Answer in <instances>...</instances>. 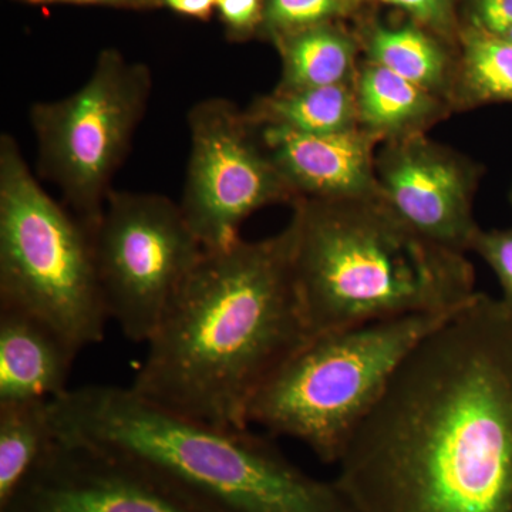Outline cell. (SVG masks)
Returning a JSON list of instances; mask_svg holds the SVG:
<instances>
[{"mask_svg":"<svg viewBox=\"0 0 512 512\" xmlns=\"http://www.w3.org/2000/svg\"><path fill=\"white\" fill-rule=\"evenodd\" d=\"M335 478L355 512H512V312L477 292L406 356Z\"/></svg>","mask_w":512,"mask_h":512,"instance_id":"cell-1","label":"cell"},{"mask_svg":"<svg viewBox=\"0 0 512 512\" xmlns=\"http://www.w3.org/2000/svg\"><path fill=\"white\" fill-rule=\"evenodd\" d=\"M293 245L289 221L272 237L205 249L146 343L131 387L192 419L249 427L256 393L312 338Z\"/></svg>","mask_w":512,"mask_h":512,"instance_id":"cell-2","label":"cell"},{"mask_svg":"<svg viewBox=\"0 0 512 512\" xmlns=\"http://www.w3.org/2000/svg\"><path fill=\"white\" fill-rule=\"evenodd\" d=\"M59 440L140 461L222 512H355L249 427L192 419L133 387L86 384L50 403Z\"/></svg>","mask_w":512,"mask_h":512,"instance_id":"cell-3","label":"cell"},{"mask_svg":"<svg viewBox=\"0 0 512 512\" xmlns=\"http://www.w3.org/2000/svg\"><path fill=\"white\" fill-rule=\"evenodd\" d=\"M293 272L311 335L456 311L476 295L466 254L424 238L382 198L292 205Z\"/></svg>","mask_w":512,"mask_h":512,"instance_id":"cell-4","label":"cell"},{"mask_svg":"<svg viewBox=\"0 0 512 512\" xmlns=\"http://www.w3.org/2000/svg\"><path fill=\"white\" fill-rule=\"evenodd\" d=\"M453 312L380 320L312 336L256 393L248 426L302 441L323 463H338L406 356Z\"/></svg>","mask_w":512,"mask_h":512,"instance_id":"cell-5","label":"cell"},{"mask_svg":"<svg viewBox=\"0 0 512 512\" xmlns=\"http://www.w3.org/2000/svg\"><path fill=\"white\" fill-rule=\"evenodd\" d=\"M0 308L35 316L79 353L110 320L92 234L42 187L10 134L0 137Z\"/></svg>","mask_w":512,"mask_h":512,"instance_id":"cell-6","label":"cell"},{"mask_svg":"<svg viewBox=\"0 0 512 512\" xmlns=\"http://www.w3.org/2000/svg\"><path fill=\"white\" fill-rule=\"evenodd\" d=\"M151 92L153 76L147 66L107 49L76 92L30 107L37 170L62 192L64 205L90 232L100 220Z\"/></svg>","mask_w":512,"mask_h":512,"instance_id":"cell-7","label":"cell"},{"mask_svg":"<svg viewBox=\"0 0 512 512\" xmlns=\"http://www.w3.org/2000/svg\"><path fill=\"white\" fill-rule=\"evenodd\" d=\"M90 234L109 318L147 343L204 247L180 204L154 192L111 190Z\"/></svg>","mask_w":512,"mask_h":512,"instance_id":"cell-8","label":"cell"},{"mask_svg":"<svg viewBox=\"0 0 512 512\" xmlns=\"http://www.w3.org/2000/svg\"><path fill=\"white\" fill-rule=\"evenodd\" d=\"M187 124L190 156L180 207L204 249L234 244L254 212L299 200L237 104L224 97L198 101Z\"/></svg>","mask_w":512,"mask_h":512,"instance_id":"cell-9","label":"cell"},{"mask_svg":"<svg viewBox=\"0 0 512 512\" xmlns=\"http://www.w3.org/2000/svg\"><path fill=\"white\" fill-rule=\"evenodd\" d=\"M0 512H222L133 458L57 439Z\"/></svg>","mask_w":512,"mask_h":512,"instance_id":"cell-10","label":"cell"},{"mask_svg":"<svg viewBox=\"0 0 512 512\" xmlns=\"http://www.w3.org/2000/svg\"><path fill=\"white\" fill-rule=\"evenodd\" d=\"M481 175V165L427 134L386 141L376 154L384 204L424 238L463 254L481 229L474 217Z\"/></svg>","mask_w":512,"mask_h":512,"instance_id":"cell-11","label":"cell"},{"mask_svg":"<svg viewBox=\"0 0 512 512\" xmlns=\"http://www.w3.org/2000/svg\"><path fill=\"white\" fill-rule=\"evenodd\" d=\"M259 133L299 200L380 197L376 154L382 141L365 128L316 136L272 128Z\"/></svg>","mask_w":512,"mask_h":512,"instance_id":"cell-12","label":"cell"},{"mask_svg":"<svg viewBox=\"0 0 512 512\" xmlns=\"http://www.w3.org/2000/svg\"><path fill=\"white\" fill-rule=\"evenodd\" d=\"M77 355L47 323L0 308V403L56 399L69 389Z\"/></svg>","mask_w":512,"mask_h":512,"instance_id":"cell-13","label":"cell"},{"mask_svg":"<svg viewBox=\"0 0 512 512\" xmlns=\"http://www.w3.org/2000/svg\"><path fill=\"white\" fill-rule=\"evenodd\" d=\"M357 123L382 143L427 134L453 111L448 100L375 63H360L355 79Z\"/></svg>","mask_w":512,"mask_h":512,"instance_id":"cell-14","label":"cell"},{"mask_svg":"<svg viewBox=\"0 0 512 512\" xmlns=\"http://www.w3.org/2000/svg\"><path fill=\"white\" fill-rule=\"evenodd\" d=\"M245 111L258 130L296 134H330L359 127L355 83L281 90L256 97Z\"/></svg>","mask_w":512,"mask_h":512,"instance_id":"cell-15","label":"cell"},{"mask_svg":"<svg viewBox=\"0 0 512 512\" xmlns=\"http://www.w3.org/2000/svg\"><path fill=\"white\" fill-rule=\"evenodd\" d=\"M274 40L282 62L281 79L275 89L355 83L359 47L352 36L332 23L296 30Z\"/></svg>","mask_w":512,"mask_h":512,"instance_id":"cell-16","label":"cell"},{"mask_svg":"<svg viewBox=\"0 0 512 512\" xmlns=\"http://www.w3.org/2000/svg\"><path fill=\"white\" fill-rule=\"evenodd\" d=\"M363 47L367 62L439 94L450 103L457 63L426 30L414 25H376L367 29Z\"/></svg>","mask_w":512,"mask_h":512,"instance_id":"cell-17","label":"cell"},{"mask_svg":"<svg viewBox=\"0 0 512 512\" xmlns=\"http://www.w3.org/2000/svg\"><path fill=\"white\" fill-rule=\"evenodd\" d=\"M52 400L0 403V507L57 441Z\"/></svg>","mask_w":512,"mask_h":512,"instance_id":"cell-18","label":"cell"},{"mask_svg":"<svg viewBox=\"0 0 512 512\" xmlns=\"http://www.w3.org/2000/svg\"><path fill=\"white\" fill-rule=\"evenodd\" d=\"M494 103H512V42L470 26L461 35L450 104L468 110Z\"/></svg>","mask_w":512,"mask_h":512,"instance_id":"cell-19","label":"cell"},{"mask_svg":"<svg viewBox=\"0 0 512 512\" xmlns=\"http://www.w3.org/2000/svg\"><path fill=\"white\" fill-rule=\"evenodd\" d=\"M357 0H265L264 28L272 37L330 23L355 8Z\"/></svg>","mask_w":512,"mask_h":512,"instance_id":"cell-20","label":"cell"},{"mask_svg":"<svg viewBox=\"0 0 512 512\" xmlns=\"http://www.w3.org/2000/svg\"><path fill=\"white\" fill-rule=\"evenodd\" d=\"M471 251L490 266L501 286V302L512 312V227L480 229Z\"/></svg>","mask_w":512,"mask_h":512,"instance_id":"cell-21","label":"cell"},{"mask_svg":"<svg viewBox=\"0 0 512 512\" xmlns=\"http://www.w3.org/2000/svg\"><path fill=\"white\" fill-rule=\"evenodd\" d=\"M359 2V0H357ZM384 3L409 13L420 25L447 35L454 28L451 0H370Z\"/></svg>","mask_w":512,"mask_h":512,"instance_id":"cell-22","label":"cell"},{"mask_svg":"<svg viewBox=\"0 0 512 512\" xmlns=\"http://www.w3.org/2000/svg\"><path fill=\"white\" fill-rule=\"evenodd\" d=\"M265 0H217V12L234 37H245L264 26Z\"/></svg>","mask_w":512,"mask_h":512,"instance_id":"cell-23","label":"cell"},{"mask_svg":"<svg viewBox=\"0 0 512 512\" xmlns=\"http://www.w3.org/2000/svg\"><path fill=\"white\" fill-rule=\"evenodd\" d=\"M471 28L504 35L512 28V0H473Z\"/></svg>","mask_w":512,"mask_h":512,"instance_id":"cell-24","label":"cell"},{"mask_svg":"<svg viewBox=\"0 0 512 512\" xmlns=\"http://www.w3.org/2000/svg\"><path fill=\"white\" fill-rule=\"evenodd\" d=\"M161 5L187 18L208 20L217 10V0H161Z\"/></svg>","mask_w":512,"mask_h":512,"instance_id":"cell-25","label":"cell"},{"mask_svg":"<svg viewBox=\"0 0 512 512\" xmlns=\"http://www.w3.org/2000/svg\"><path fill=\"white\" fill-rule=\"evenodd\" d=\"M32 5H97L111 6V8L146 9L161 5V0H20Z\"/></svg>","mask_w":512,"mask_h":512,"instance_id":"cell-26","label":"cell"},{"mask_svg":"<svg viewBox=\"0 0 512 512\" xmlns=\"http://www.w3.org/2000/svg\"><path fill=\"white\" fill-rule=\"evenodd\" d=\"M505 37V39L510 40L512 42V28L510 30H507V32L504 33V35H501Z\"/></svg>","mask_w":512,"mask_h":512,"instance_id":"cell-27","label":"cell"},{"mask_svg":"<svg viewBox=\"0 0 512 512\" xmlns=\"http://www.w3.org/2000/svg\"><path fill=\"white\" fill-rule=\"evenodd\" d=\"M510 202H511V205H512V187H511V190H510Z\"/></svg>","mask_w":512,"mask_h":512,"instance_id":"cell-28","label":"cell"}]
</instances>
